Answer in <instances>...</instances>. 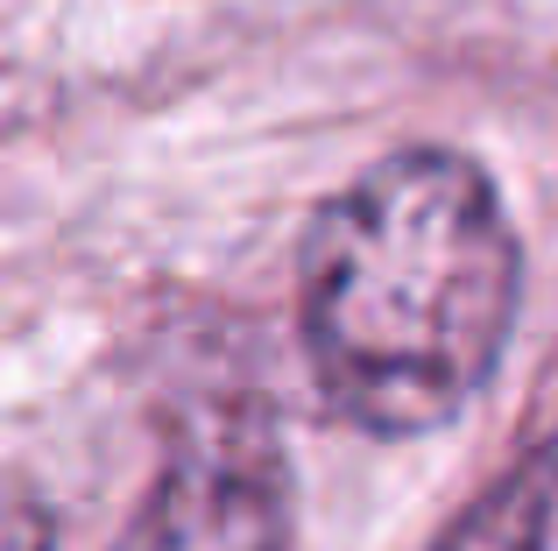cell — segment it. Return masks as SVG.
Listing matches in <instances>:
<instances>
[{
  "mask_svg": "<svg viewBox=\"0 0 558 551\" xmlns=\"http://www.w3.org/2000/svg\"><path fill=\"white\" fill-rule=\"evenodd\" d=\"M517 283L523 255L481 163L381 156L304 234L298 304L318 396L375 439L452 425L509 346Z\"/></svg>",
  "mask_w": 558,
  "mask_h": 551,
  "instance_id": "6da1fadb",
  "label": "cell"
},
{
  "mask_svg": "<svg viewBox=\"0 0 558 551\" xmlns=\"http://www.w3.org/2000/svg\"><path fill=\"white\" fill-rule=\"evenodd\" d=\"M113 551H290V474L255 403H219L170 439Z\"/></svg>",
  "mask_w": 558,
  "mask_h": 551,
  "instance_id": "7a4b0ae2",
  "label": "cell"
},
{
  "mask_svg": "<svg viewBox=\"0 0 558 551\" xmlns=\"http://www.w3.org/2000/svg\"><path fill=\"white\" fill-rule=\"evenodd\" d=\"M446 551H558V439L523 460L446 538Z\"/></svg>",
  "mask_w": 558,
  "mask_h": 551,
  "instance_id": "3957f363",
  "label": "cell"
},
{
  "mask_svg": "<svg viewBox=\"0 0 558 551\" xmlns=\"http://www.w3.org/2000/svg\"><path fill=\"white\" fill-rule=\"evenodd\" d=\"M57 524L43 502H0V551H50Z\"/></svg>",
  "mask_w": 558,
  "mask_h": 551,
  "instance_id": "277c9868",
  "label": "cell"
}]
</instances>
